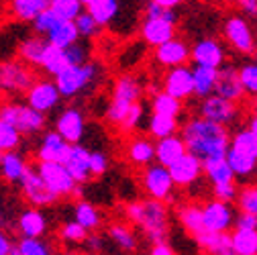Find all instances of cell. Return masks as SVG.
Returning <instances> with one entry per match:
<instances>
[{
    "label": "cell",
    "instance_id": "cell-1",
    "mask_svg": "<svg viewBox=\"0 0 257 255\" xmlns=\"http://www.w3.org/2000/svg\"><path fill=\"white\" fill-rule=\"evenodd\" d=\"M186 153L194 155L200 162H212V159H224L229 151V131L224 126H218L214 122H208L200 116L190 118L180 133Z\"/></svg>",
    "mask_w": 257,
    "mask_h": 255
},
{
    "label": "cell",
    "instance_id": "cell-2",
    "mask_svg": "<svg viewBox=\"0 0 257 255\" xmlns=\"http://www.w3.org/2000/svg\"><path fill=\"white\" fill-rule=\"evenodd\" d=\"M128 220L133 225H139L147 239L157 245V243H166L168 237V208L164 202H157V200H135V202H128L124 208Z\"/></svg>",
    "mask_w": 257,
    "mask_h": 255
},
{
    "label": "cell",
    "instance_id": "cell-3",
    "mask_svg": "<svg viewBox=\"0 0 257 255\" xmlns=\"http://www.w3.org/2000/svg\"><path fill=\"white\" fill-rule=\"evenodd\" d=\"M98 78H100V66L98 63L86 61L82 66L68 68L66 72L55 76L53 84H55L61 98H76L82 92H86L90 86L98 82Z\"/></svg>",
    "mask_w": 257,
    "mask_h": 255
},
{
    "label": "cell",
    "instance_id": "cell-4",
    "mask_svg": "<svg viewBox=\"0 0 257 255\" xmlns=\"http://www.w3.org/2000/svg\"><path fill=\"white\" fill-rule=\"evenodd\" d=\"M0 120L15 126L21 135H37L45 129V116L29 108L25 102H3L0 104Z\"/></svg>",
    "mask_w": 257,
    "mask_h": 255
},
{
    "label": "cell",
    "instance_id": "cell-5",
    "mask_svg": "<svg viewBox=\"0 0 257 255\" xmlns=\"http://www.w3.org/2000/svg\"><path fill=\"white\" fill-rule=\"evenodd\" d=\"M35 72L21 59L0 61V92L3 94H25L35 82Z\"/></svg>",
    "mask_w": 257,
    "mask_h": 255
},
{
    "label": "cell",
    "instance_id": "cell-6",
    "mask_svg": "<svg viewBox=\"0 0 257 255\" xmlns=\"http://www.w3.org/2000/svg\"><path fill=\"white\" fill-rule=\"evenodd\" d=\"M35 170L43 180V184L47 186V190L57 200L74 194V188L78 184L72 180V176L63 168V164H37Z\"/></svg>",
    "mask_w": 257,
    "mask_h": 255
},
{
    "label": "cell",
    "instance_id": "cell-7",
    "mask_svg": "<svg viewBox=\"0 0 257 255\" xmlns=\"http://www.w3.org/2000/svg\"><path fill=\"white\" fill-rule=\"evenodd\" d=\"M141 184H143V190L147 192V196L151 200H157V202L172 200L174 182L170 178L168 168H162L157 164L147 166L143 170V174H141Z\"/></svg>",
    "mask_w": 257,
    "mask_h": 255
},
{
    "label": "cell",
    "instance_id": "cell-8",
    "mask_svg": "<svg viewBox=\"0 0 257 255\" xmlns=\"http://www.w3.org/2000/svg\"><path fill=\"white\" fill-rule=\"evenodd\" d=\"M68 145H80L86 135V116L78 106L63 108L55 118L53 129Z\"/></svg>",
    "mask_w": 257,
    "mask_h": 255
},
{
    "label": "cell",
    "instance_id": "cell-9",
    "mask_svg": "<svg viewBox=\"0 0 257 255\" xmlns=\"http://www.w3.org/2000/svg\"><path fill=\"white\" fill-rule=\"evenodd\" d=\"M59 100H61V96H59L53 80H35L33 86L25 92V104L43 116L47 112H51L59 104Z\"/></svg>",
    "mask_w": 257,
    "mask_h": 255
},
{
    "label": "cell",
    "instance_id": "cell-10",
    "mask_svg": "<svg viewBox=\"0 0 257 255\" xmlns=\"http://www.w3.org/2000/svg\"><path fill=\"white\" fill-rule=\"evenodd\" d=\"M19 186H21L23 198L31 206H33V208H37V210L43 208V206H51L53 202H57V198L47 190V186L43 184V180L39 178V174H37V170L33 166H29V170L23 176V180H21Z\"/></svg>",
    "mask_w": 257,
    "mask_h": 255
},
{
    "label": "cell",
    "instance_id": "cell-11",
    "mask_svg": "<svg viewBox=\"0 0 257 255\" xmlns=\"http://www.w3.org/2000/svg\"><path fill=\"white\" fill-rule=\"evenodd\" d=\"M202 222L206 233H227L235 225V212L231 204L210 200L202 206Z\"/></svg>",
    "mask_w": 257,
    "mask_h": 255
},
{
    "label": "cell",
    "instance_id": "cell-12",
    "mask_svg": "<svg viewBox=\"0 0 257 255\" xmlns=\"http://www.w3.org/2000/svg\"><path fill=\"white\" fill-rule=\"evenodd\" d=\"M198 110H200V118H204L208 122H214L218 126H224V129H227V124H231L237 118V114H239L237 104H233L229 100L216 96V94L204 98L200 102V108Z\"/></svg>",
    "mask_w": 257,
    "mask_h": 255
},
{
    "label": "cell",
    "instance_id": "cell-13",
    "mask_svg": "<svg viewBox=\"0 0 257 255\" xmlns=\"http://www.w3.org/2000/svg\"><path fill=\"white\" fill-rule=\"evenodd\" d=\"M224 37L227 41L241 53H253L255 51V37H253V31L249 27V23L243 19V17H229L227 23H224V29H222Z\"/></svg>",
    "mask_w": 257,
    "mask_h": 255
},
{
    "label": "cell",
    "instance_id": "cell-14",
    "mask_svg": "<svg viewBox=\"0 0 257 255\" xmlns=\"http://www.w3.org/2000/svg\"><path fill=\"white\" fill-rule=\"evenodd\" d=\"M139 31L141 39L151 47H159L176 37V25L166 21L164 17H145Z\"/></svg>",
    "mask_w": 257,
    "mask_h": 255
},
{
    "label": "cell",
    "instance_id": "cell-15",
    "mask_svg": "<svg viewBox=\"0 0 257 255\" xmlns=\"http://www.w3.org/2000/svg\"><path fill=\"white\" fill-rule=\"evenodd\" d=\"M190 57L196 66L220 70L222 61H224V49L216 39L206 37V39H198L194 45L190 47Z\"/></svg>",
    "mask_w": 257,
    "mask_h": 255
},
{
    "label": "cell",
    "instance_id": "cell-16",
    "mask_svg": "<svg viewBox=\"0 0 257 255\" xmlns=\"http://www.w3.org/2000/svg\"><path fill=\"white\" fill-rule=\"evenodd\" d=\"M153 57H155V61L159 63V66H164L168 70L182 68V66H186V61L190 59V45L184 39L174 37L168 43L155 47Z\"/></svg>",
    "mask_w": 257,
    "mask_h": 255
},
{
    "label": "cell",
    "instance_id": "cell-17",
    "mask_svg": "<svg viewBox=\"0 0 257 255\" xmlns=\"http://www.w3.org/2000/svg\"><path fill=\"white\" fill-rule=\"evenodd\" d=\"M70 147L72 145H68L55 131H47L39 139V145L35 149V155L39 159L37 164H63L70 153Z\"/></svg>",
    "mask_w": 257,
    "mask_h": 255
},
{
    "label": "cell",
    "instance_id": "cell-18",
    "mask_svg": "<svg viewBox=\"0 0 257 255\" xmlns=\"http://www.w3.org/2000/svg\"><path fill=\"white\" fill-rule=\"evenodd\" d=\"M164 92L170 94L176 100H186L194 94V84H192V70L182 66V68H174L168 70L166 78H164Z\"/></svg>",
    "mask_w": 257,
    "mask_h": 255
},
{
    "label": "cell",
    "instance_id": "cell-19",
    "mask_svg": "<svg viewBox=\"0 0 257 255\" xmlns=\"http://www.w3.org/2000/svg\"><path fill=\"white\" fill-rule=\"evenodd\" d=\"M214 94L224 100H229L233 104L241 102L245 98V92H243V86L239 82V72L237 68L233 66H224L218 70V76H216V86H214Z\"/></svg>",
    "mask_w": 257,
    "mask_h": 255
},
{
    "label": "cell",
    "instance_id": "cell-20",
    "mask_svg": "<svg viewBox=\"0 0 257 255\" xmlns=\"http://www.w3.org/2000/svg\"><path fill=\"white\" fill-rule=\"evenodd\" d=\"M170 172V178L174 182V186H192L196 184L202 176V162L200 159H196L194 155L186 153L184 157H180L176 164H172L168 168Z\"/></svg>",
    "mask_w": 257,
    "mask_h": 255
},
{
    "label": "cell",
    "instance_id": "cell-21",
    "mask_svg": "<svg viewBox=\"0 0 257 255\" xmlns=\"http://www.w3.org/2000/svg\"><path fill=\"white\" fill-rule=\"evenodd\" d=\"M84 11L98 27L112 29L116 19L122 15V5L118 0H84Z\"/></svg>",
    "mask_w": 257,
    "mask_h": 255
},
{
    "label": "cell",
    "instance_id": "cell-22",
    "mask_svg": "<svg viewBox=\"0 0 257 255\" xmlns=\"http://www.w3.org/2000/svg\"><path fill=\"white\" fill-rule=\"evenodd\" d=\"M17 231L21 239H43L49 231L47 216L37 208H27L17 218Z\"/></svg>",
    "mask_w": 257,
    "mask_h": 255
},
{
    "label": "cell",
    "instance_id": "cell-23",
    "mask_svg": "<svg viewBox=\"0 0 257 255\" xmlns=\"http://www.w3.org/2000/svg\"><path fill=\"white\" fill-rule=\"evenodd\" d=\"M63 168L68 170V174L72 176L76 184L82 186L84 182H88L90 180V149L84 147L82 143L72 145L66 162H63Z\"/></svg>",
    "mask_w": 257,
    "mask_h": 255
},
{
    "label": "cell",
    "instance_id": "cell-24",
    "mask_svg": "<svg viewBox=\"0 0 257 255\" xmlns=\"http://www.w3.org/2000/svg\"><path fill=\"white\" fill-rule=\"evenodd\" d=\"M184 155H186V145L180 135H172L155 143V162L162 168H170Z\"/></svg>",
    "mask_w": 257,
    "mask_h": 255
},
{
    "label": "cell",
    "instance_id": "cell-25",
    "mask_svg": "<svg viewBox=\"0 0 257 255\" xmlns=\"http://www.w3.org/2000/svg\"><path fill=\"white\" fill-rule=\"evenodd\" d=\"M29 164L23 153L13 151V153H5L0 155V176L9 184H21L23 176L27 174Z\"/></svg>",
    "mask_w": 257,
    "mask_h": 255
},
{
    "label": "cell",
    "instance_id": "cell-26",
    "mask_svg": "<svg viewBox=\"0 0 257 255\" xmlns=\"http://www.w3.org/2000/svg\"><path fill=\"white\" fill-rule=\"evenodd\" d=\"M139 96H141V84L131 74H122L112 86V102L133 106L139 102Z\"/></svg>",
    "mask_w": 257,
    "mask_h": 255
},
{
    "label": "cell",
    "instance_id": "cell-27",
    "mask_svg": "<svg viewBox=\"0 0 257 255\" xmlns=\"http://www.w3.org/2000/svg\"><path fill=\"white\" fill-rule=\"evenodd\" d=\"M45 49H47L45 37L29 35V37L21 39V43H19V57L29 68H41V59H43Z\"/></svg>",
    "mask_w": 257,
    "mask_h": 255
},
{
    "label": "cell",
    "instance_id": "cell-28",
    "mask_svg": "<svg viewBox=\"0 0 257 255\" xmlns=\"http://www.w3.org/2000/svg\"><path fill=\"white\" fill-rule=\"evenodd\" d=\"M126 155H128V162L137 168H147L151 166V162L155 159V143L149 139V137H135L126 147Z\"/></svg>",
    "mask_w": 257,
    "mask_h": 255
},
{
    "label": "cell",
    "instance_id": "cell-29",
    "mask_svg": "<svg viewBox=\"0 0 257 255\" xmlns=\"http://www.w3.org/2000/svg\"><path fill=\"white\" fill-rule=\"evenodd\" d=\"M74 220L86 231V233H96L102 227V214L92 202L88 200H78L74 204Z\"/></svg>",
    "mask_w": 257,
    "mask_h": 255
},
{
    "label": "cell",
    "instance_id": "cell-30",
    "mask_svg": "<svg viewBox=\"0 0 257 255\" xmlns=\"http://www.w3.org/2000/svg\"><path fill=\"white\" fill-rule=\"evenodd\" d=\"M196 243L202 251L210 255H235L231 249V235L229 233H200Z\"/></svg>",
    "mask_w": 257,
    "mask_h": 255
},
{
    "label": "cell",
    "instance_id": "cell-31",
    "mask_svg": "<svg viewBox=\"0 0 257 255\" xmlns=\"http://www.w3.org/2000/svg\"><path fill=\"white\" fill-rule=\"evenodd\" d=\"M47 7L49 0H13L9 5V11L21 23H33Z\"/></svg>",
    "mask_w": 257,
    "mask_h": 255
},
{
    "label": "cell",
    "instance_id": "cell-32",
    "mask_svg": "<svg viewBox=\"0 0 257 255\" xmlns=\"http://www.w3.org/2000/svg\"><path fill=\"white\" fill-rule=\"evenodd\" d=\"M216 76H218V70L194 66V70H192V84H194V94L198 98L204 100L212 96L214 86H216Z\"/></svg>",
    "mask_w": 257,
    "mask_h": 255
},
{
    "label": "cell",
    "instance_id": "cell-33",
    "mask_svg": "<svg viewBox=\"0 0 257 255\" xmlns=\"http://www.w3.org/2000/svg\"><path fill=\"white\" fill-rule=\"evenodd\" d=\"M78 31L74 27V23H57L49 33L45 35V41L53 47H59V49H68L70 45L78 43Z\"/></svg>",
    "mask_w": 257,
    "mask_h": 255
},
{
    "label": "cell",
    "instance_id": "cell-34",
    "mask_svg": "<svg viewBox=\"0 0 257 255\" xmlns=\"http://www.w3.org/2000/svg\"><path fill=\"white\" fill-rule=\"evenodd\" d=\"M70 68V63L66 59V51L59 49V47H53L47 43V49L43 53V59H41V70L49 76H59L61 72H66Z\"/></svg>",
    "mask_w": 257,
    "mask_h": 255
},
{
    "label": "cell",
    "instance_id": "cell-35",
    "mask_svg": "<svg viewBox=\"0 0 257 255\" xmlns=\"http://www.w3.org/2000/svg\"><path fill=\"white\" fill-rule=\"evenodd\" d=\"M178 118H170V116H162V114H151L149 120H147V131L153 139L162 141L166 137H172V135H178Z\"/></svg>",
    "mask_w": 257,
    "mask_h": 255
},
{
    "label": "cell",
    "instance_id": "cell-36",
    "mask_svg": "<svg viewBox=\"0 0 257 255\" xmlns=\"http://www.w3.org/2000/svg\"><path fill=\"white\" fill-rule=\"evenodd\" d=\"M180 216V222H182V227L190 233V235H194L198 237L200 233H204V222H202V206L198 204H186L180 208L178 212Z\"/></svg>",
    "mask_w": 257,
    "mask_h": 255
},
{
    "label": "cell",
    "instance_id": "cell-37",
    "mask_svg": "<svg viewBox=\"0 0 257 255\" xmlns=\"http://www.w3.org/2000/svg\"><path fill=\"white\" fill-rule=\"evenodd\" d=\"M49 11L61 23H74L80 13H84L82 0H49Z\"/></svg>",
    "mask_w": 257,
    "mask_h": 255
},
{
    "label": "cell",
    "instance_id": "cell-38",
    "mask_svg": "<svg viewBox=\"0 0 257 255\" xmlns=\"http://www.w3.org/2000/svg\"><path fill=\"white\" fill-rule=\"evenodd\" d=\"M151 110L153 114H162V116H170V118H178L184 110V104L176 98H172L166 92H157L151 98Z\"/></svg>",
    "mask_w": 257,
    "mask_h": 255
},
{
    "label": "cell",
    "instance_id": "cell-39",
    "mask_svg": "<svg viewBox=\"0 0 257 255\" xmlns=\"http://www.w3.org/2000/svg\"><path fill=\"white\" fill-rule=\"evenodd\" d=\"M229 149L243 155V157L253 159V162H257V139L249 133V129L237 131L229 141Z\"/></svg>",
    "mask_w": 257,
    "mask_h": 255
},
{
    "label": "cell",
    "instance_id": "cell-40",
    "mask_svg": "<svg viewBox=\"0 0 257 255\" xmlns=\"http://www.w3.org/2000/svg\"><path fill=\"white\" fill-rule=\"evenodd\" d=\"M231 249L235 255H257V231L235 229L231 235Z\"/></svg>",
    "mask_w": 257,
    "mask_h": 255
},
{
    "label": "cell",
    "instance_id": "cell-41",
    "mask_svg": "<svg viewBox=\"0 0 257 255\" xmlns=\"http://www.w3.org/2000/svg\"><path fill=\"white\" fill-rule=\"evenodd\" d=\"M108 237H110V241L116 247H120L124 251H133L137 247V235H135V231L128 227V225H124V222H112V225L108 227Z\"/></svg>",
    "mask_w": 257,
    "mask_h": 255
},
{
    "label": "cell",
    "instance_id": "cell-42",
    "mask_svg": "<svg viewBox=\"0 0 257 255\" xmlns=\"http://www.w3.org/2000/svg\"><path fill=\"white\" fill-rule=\"evenodd\" d=\"M202 174H206V178L212 182V186L235 182V176H233L231 168L227 166L224 159H212V162H204L202 164Z\"/></svg>",
    "mask_w": 257,
    "mask_h": 255
},
{
    "label": "cell",
    "instance_id": "cell-43",
    "mask_svg": "<svg viewBox=\"0 0 257 255\" xmlns=\"http://www.w3.org/2000/svg\"><path fill=\"white\" fill-rule=\"evenodd\" d=\"M21 143H23V135L9 122L0 120V155L17 151L21 147Z\"/></svg>",
    "mask_w": 257,
    "mask_h": 255
},
{
    "label": "cell",
    "instance_id": "cell-44",
    "mask_svg": "<svg viewBox=\"0 0 257 255\" xmlns=\"http://www.w3.org/2000/svg\"><path fill=\"white\" fill-rule=\"evenodd\" d=\"M15 249L19 255H53V247L45 239H21Z\"/></svg>",
    "mask_w": 257,
    "mask_h": 255
},
{
    "label": "cell",
    "instance_id": "cell-45",
    "mask_svg": "<svg viewBox=\"0 0 257 255\" xmlns=\"http://www.w3.org/2000/svg\"><path fill=\"white\" fill-rule=\"evenodd\" d=\"M224 162H227V166L231 168L233 176H249L255 170V164H257V162H253V159L243 157V155H239L231 149L227 151V155H224Z\"/></svg>",
    "mask_w": 257,
    "mask_h": 255
},
{
    "label": "cell",
    "instance_id": "cell-46",
    "mask_svg": "<svg viewBox=\"0 0 257 255\" xmlns=\"http://www.w3.org/2000/svg\"><path fill=\"white\" fill-rule=\"evenodd\" d=\"M237 204L243 214L257 216V186H245L237 194Z\"/></svg>",
    "mask_w": 257,
    "mask_h": 255
},
{
    "label": "cell",
    "instance_id": "cell-47",
    "mask_svg": "<svg viewBox=\"0 0 257 255\" xmlns=\"http://www.w3.org/2000/svg\"><path fill=\"white\" fill-rule=\"evenodd\" d=\"M237 72H239V82L243 86V92L257 96V63H245Z\"/></svg>",
    "mask_w": 257,
    "mask_h": 255
},
{
    "label": "cell",
    "instance_id": "cell-48",
    "mask_svg": "<svg viewBox=\"0 0 257 255\" xmlns=\"http://www.w3.org/2000/svg\"><path fill=\"white\" fill-rule=\"evenodd\" d=\"M74 27H76V31H78V37H96L100 33V27L94 23V19L84 11V13H80L78 17H76V21H74Z\"/></svg>",
    "mask_w": 257,
    "mask_h": 255
},
{
    "label": "cell",
    "instance_id": "cell-49",
    "mask_svg": "<svg viewBox=\"0 0 257 255\" xmlns=\"http://www.w3.org/2000/svg\"><path fill=\"white\" fill-rule=\"evenodd\" d=\"M59 237L66 241V243H84L88 233L78 225L76 220H68V222H63L61 229H59Z\"/></svg>",
    "mask_w": 257,
    "mask_h": 255
},
{
    "label": "cell",
    "instance_id": "cell-50",
    "mask_svg": "<svg viewBox=\"0 0 257 255\" xmlns=\"http://www.w3.org/2000/svg\"><path fill=\"white\" fill-rule=\"evenodd\" d=\"M57 23H59V21L55 19V15H53V13L49 11V7H47V9H45V11H43V13H41V15H39V17H37L33 23H31V25H33L35 35L45 37V35L49 33V31H51V29H53Z\"/></svg>",
    "mask_w": 257,
    "mask_h": 255
},
{
    "label": "cell",
    "instance_id": "cell-51",
    "mask_svg": "<svg viewBox=\"0 0 257 255\" xmlns=\"http://www.w3.org/2000/svg\"><path fill=\"white\" fill-rule=\"evenodd\" d=\"M212 194H214V200L224 202V204H231L233 200H237L239 190H237L235 182H229V184H216V186H212Z\"/></svg>",
    "mask_w": 257,
    "mask_h": 255
},
{
    "label": "cell",
    "instance_id": "cell-52",
    "mask_svg": "<svg viewBox=\"0 0 257 255\" xmlns=\"http://www.w3.org/2000/svg\"><path fill=\"white\" fill-rule=\"evenodd\" d=\"M141 122H143V106L137 102V104L131 106L128 114L124 116L120 129L122 131H135V129H139V126H141Z\"/></svg>",
    "mask_w": 257,
    "mask_h": 255
},
{
    "label": "cell",
    "instance_id": "cell-53",
    "mask_svg": "<svg viewBox=\"0 0 257 255\" xmlns=\"http://www.w3.org/2000/svg\"><path fill=\"white\" fill-rule=\"evenodd\" d=\"M108 170V155L102 151H90V176H102Z\"/></svg>",
    "mask_w": 257,
    "mask_h": 255
},
{
    "label": "cell",
    "instance_id": "cell-54",
    "mask_svg": "<svg viewBox=\"0 0 257 255\" xmlns=\"http://www.w3.org/2000/svg\"><path fill=\"white\" fill-rule=\"evenodd\" d=\"M82 245L88 249V253L96 255V253H100V251H102V247H104V239H102V235H98V233H88V237H86V241H84Z\"/></svg>",
    "mask_w": 257,
    "mask_h": 255
},
{
    "label": "cell",
    "instance_id": "cell-55",
    "mask_svg": "<svg viewBox=\"0 0 257 255\" xmlns=\"http://www.w3.org/2000/svg\"><path fill=\"white\" fill-rule=\"evenodd\" d=\"M235 227L243 231H257V216L241 212L239 216H235Z\"/></svg>",
    "mask_w": 257,
    "mask_h": 255
},
{
    "label": "cell",
    "instance_id": "cell-56",
    "mask_svg": "<svg viewBox=\"0 0 257 255\" xmlns=\"http://www.w3.org/2000/svg\"><path fill=\"white\" fill-rule=\"evenodd\" d=\"M13 249H15V243H13L11 235L0 229V255H11Z\"/></svg>",
    "mask_w": 257,
    "mask_h": 255
},
{
    "label": "cell",
    "instance_id": "cell-57",
    "mask_svg": "<svg viewBox=\"0 0 257 255\" xmlns=\"http://www.w3.org/2000/svg\"><path fill=\"white\" fill-rule=\"evenodd\" d=\"M149 255H176L174 249L168 245V243H157L151 247V253Z\"/></svg>",
    "mask_w": 257,
    "mask_h": 255
},
{
    "label": "cell",
    "instance_id": "cell-58",
    "mask_svg": "<svg viewBox=\"0 0 257 255\" xmlns=\"http://www.w3.org/2000/svg\"><path fill=\"white\" fill-rule=\"evenodd\" d=\"M239 7H241V11H245L247 15L257 17V0H243Z\"/></svg>",
    "mask_w": 257,
    "mask_h": 255
},
{
    "label": "cell",
    "instance_id": "cell-59",
    "mask_svg": "<svg viewBox=\"0 0 257 255\" xmlns=\"http://www.w3.org/2000/svg\"><path fill=\"white\" fill-rule=\"evenodd\" d=\"M247 129H249V133L257 139V116H253V118L249 120V126H247Z\"/></svg>",
    "mask_w": 257,
    "mask_h": 255
},
{
    "label": "cell",
    "instance_id": "cell-60",
    "mask_svg": "<svg viewBox=\"0 0 257 255\" xmlns=\"http://www.w3.org/2000/svg\"><path fill=\"white\" fill-rule=\"evenodd\" d=\"M251 106H253V112H255V116H257V96H253V102H251Z\"/></svg>",
    "mask_w": 257,
    "mask_h": 255
},
{
    "label": "cell",
    "instance_id": "cell-61",
    "mask_svg": "<svg viewBox=\"0 0 257 255\" xmlns=\"http://www.w3.org/2000/svg\"><path fill=\"white\" fill-rule=\"evenodd\" d=\"M63 255H80V253H76V251H68V253H63Z\"/></svg>",
    "mask_w": 257,
    "mask_h": 255
},
{
    "label": "cell",
    "instance_id": "cell-62",
    "mask_svg": "<svg viewBox=\"0 0 257 255\" xmlns=\"http://www.w3.org/2000/svg\"><path fill=\"white\" fill-rule=\"evenodd\" d=\"M253 55H255V61H253V63H257V47H255V51H253Z\"/></svg>",
    "mask_w": 257,
    "mask_h": 255
},
{
    "label": "cell",
    "instance_id": "cell-63",
    "mask_svg": "<svg viewBox=\"0 0 257 255\" xmlns=\"http://www.w3.org/2000/svg\"><path fill=\"white\" fill-rule=\"evenodd\" d=\"M11 255H19V253H17V249H13V253H11Z\"/></svg>",
    "mask_w": 257,
    "mask_h": 255
}]
</instances>
